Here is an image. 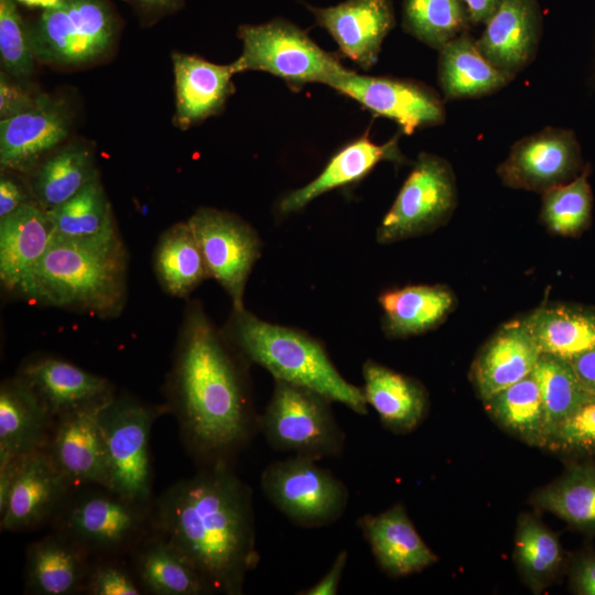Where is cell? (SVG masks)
Returning a JSON list of instances; mask_svg holds the SVG:
<instances>
[{"instance_id": "1", "label": "cell", "mask_w": 595, "mask_h": 595, "mask_svg": "<svg viewBox=\"0 0 595 595\" xmlns=\"http://www.w3.org/2000/svg\"><path fill=\"white\" fill-rule=\"evenodd\" d=\"M249 361L198 302L188 304L167 379V410L199 467L234 465L259 432Z\"/></svg>"}, {"instance_id": "2", "label": "cell", "mask_w": 595, "mask_h": 595, "mask_svg": "<svg viewBox=\"0 0 595 595\" xmlns=\"http://www.w3.org/2000/svg\"><path fill=\"white\" fill-rule=\"evenodd\" d=\"M151 531L198 571L210 594L240 595L260 560L251 488L234 465L199 467L152 504Z\"/></svg>"}, {"instance_id": "3", "label": "cell", "mask_w": 595, "mask_h": 595, "mask_svg": "<svg viewBox=\"0 0 595 595\" xmlns=\"http://www.w3.org/2000/svg\"><path fill=\"white\" fill-rule=\"evenodd\" d=\"M127 266L121 238L99 242L53 237L15 291L33 303L118 315L126 301Z\"/></svg>"}, {"instance_id": "4", "label": "cell", "mask_w": 595, "mask_h": 595, "mask_svg": "<svg viewBox=\"0 0 595 595\" xmlns=\"http://www.w3.org/2000/svg\"><path fill=\"white\" fill-rule=\"evenodd\" d=\"M221 329L250 365L273 379L312 389L359 415L368 413L363 389L340 375L324 344L309 333L267 322L245 307L232 309Z\"/></svg>"}, {"instance_id": "5", "label": "cell", "mask_w": 595, "mask_h": 595, "mask_svg": "<svg viewBox=\"0 0 595 595\" xmlns=\"http://www.w3.org/2000/svg\"><path fill=\"white\" fill-rule=\"evenodd\" d=\"M152 504L98 485L74 486L52 518L62 532L94 559L131 554L152 529Z\"/></svg>"}, {"instance_id": "6", "label": "cell", "mask_w": 595, "mask_h": 595, "mask_svg": "<svg viewBox=\"0 0 595 595\" xmlns=\"http://www.w3.org/2000/svg\"><path fill=\"white\" fill-rule=\"evenodd\" d=\"M332 400L312 389L274 379L271 398L259 419V432L280 452L315 461L338 457L346 436Z\"/></svg>"}, {"instance_id": "7", "label": "cell", "mask_w": 595, "mask_h": 595, "mask_svg": "<svg viewBox=\"0 0 595 595\" xmlns=\"http://www.w3.org/2000/svg\"><path fill=\"white\" fill-rule=\"evenodd\" d=\"M238 36L242 53L232 63L237 74L266 72L299 90L311 83L331 86L347 69L338 56L324 51L305 31L283 19L241 25Z\"/></svg>"}, {"instance_id": "8", "label": "cell", "mask_w": 595, "mask_h": 595, "mask_svg": "<svg viewBox=\"0 0 595 595\" xmlns=\"http://www.w3.org/2000/svg\"><path fill=\"white\" fill-rule=\"evenodd\" d=\"M28 32L37 61L79 66L109 52L116 20L106 0H56L45 7Z\"/></svg>"}, {"instance_id": "9", "label": "cell", "mask_w": 595, "mask_h": 595, "mask_svg": "<svg viewBox=\"0 0 595 595\" xmlns=\"http://www.w3.org/2000/svg\"><path fill=\"white\" fill-rule=\"evenodd\" d=\"M166 405H148L130 397L112 396L99 414L110 472V489L139 502L151 504L153 469L150 434Z\"/></svg>"}, {"instance_id": "10", "label": "cell", "mask_w": 595, "mask_h": 595, "mask_svg": "<svg viewBox=\"0 0 595 595\" xmlns=\"http://www.w3.org/2000/svg\"><path fill=\"white\" fill-rule=\"evenodd\" d=\"M260 487L282 515L307 529L336 522L349 501L345 483L315 459L296 455L269 464L261 473Z\"/></svg>"}, {"instance_id": "11", "label": "cell", "mask_w": 595, "mask_h": 595, "mask_svg": "<svg viewBox=\"0 0 595 595\" xmlns=\"http://www.w3.org/2000/svg\"><path fill=\"white\" fill-rule=\"evenodd\" d=\"M457 205L456 178L445 159L422 152L376 231L388 245L430 234L445 225Z\"/></svg>"}, {"instance_id": "12", "label": "cell", "mask_w": 595, "mask_h": 595, "mask_svg": "<svg viewBox=\"0 0 595 595\" xmlns=\"http://www.w3.org/2000/svg\"><path fill=\"white\" fill-rule=\"evenodd\" d=\"M187 223L210 278L228 293L232 309H244L246 284L261 256L257 230L239 216L212 207L197 208Z\"/></svg>"}, {"instance_id": "13", "label": "cell", "mask_w": 595, "mask_h": 595, "mask_svg": "<svg viewBox=\"0 0 595 595\" xmlns=\"http://www.w3.org/2000/svg\"><path fill=\"white\" fill-rule=\"evenodd\" d=\"M329 87L375 115L393 120L405 134L445 121V108L440 95L413 79L360 75L346 69Z\"/></svg>"}, {"instance_id": "14", "label": "cell", "mask_w": 595, "mask_h": 595, "mask_svg": "<svg viewBox=\"0 0 595 595\" xmlns=\"http://www.w3.org/2000/svg\"><path fill=\"white\" fill-rule=\"evenodd\" d=\"M582 156L573 131L548 127L518 140L499 164L501 182L537 193L565 184L582 172Z\"/></svg>"}, {"instance_id": "15", "label": "cell", "mask_w": 595, "mask_h": 595, "mask_svg": "<svg viewBox=\"0 0 595 595\" xmlns=\"http://www.w3.org/2000/svg\"><path fill=\"white\" fill-rule=\"evenodd\" d=\"M111 397L65 412L54 420L44 450L73 486L98 485L110 488L99 414Z\"/></svg>"}, {"instance_id": "16", "label": "cell", "mask_w": 595, "mask_h": 595, "mask_svg": "<svg viewBox=\"0 0 595 595\" xmlns=\"http://www.w3.org/2000/svg\"><path fill=\"white\" fill-rule=\"evenodd\" d=\"M73 487L45 450L21 456L0 511L1 531H25L52 520Z\"/></svg>"}, {"instance_id": "17", "label": "cell", "mask_w": 595, "mask_h": 595, "mask_svg": "<svg viewBox=\"0 0 595 595\" xmlns=\"http://www.w3.org/2000/svg\"><path fill=\"white\" fill-rule=\"evenodd\" d=\"M71 117L65 104L37 94L34 104L0 121L2 171L26 173L69 134Z\"/></svg>"}, {"instance_id": "18", "label": "cell", "mask_w": 595, "mask_h": 595, "mask_svg": "<svg viewBox=\"0 0 595 595\" xmlns=\"http://www.w3.org/2000/svg\"><path fill=\"white\" fill-rule=\"evenodd\" d=\"M307 8L340 52L363 69L377 63L382 42L396 23L390 0H345L332 7Z\"/></svg>"}, {"instance_id": "19", "label": "cell", "mask_w": 595, "mask_h": 595, "mask_svg": "<svg viewBox=\"0 0 595 595\" xmlns=\"http://www.w3.org/2000/svg\"><path fill=\"white\" fill-rule=\"evenodd\" d=\"M541 30L538 0H501L476 44L494 66L513 78L534 58Z\"/></svg>"}, {"instance_id": "20", "label": "cell", "mask_w": 595, "mask_h": 595, "mask_svg": "<svg viewBox=\"0 0 595 595\" xmlns=\"http://www.w3.org/2000/svg\"><path fill=\"white\" fill-rule=\"evenodd\" d=\"M378 566L392 577L419 573L437 561L418 533L403 505L357 519Z\"/></svg>"}, {"instance_id": "21", "label": "cell", "mask_w": 595, "mask_h": 595, "mask_svg": "<svg viewBox=\"0 0 595 595\" xmlns=\"http://www.w3.org/2000/svg\"><path fill=\"white\" fill-rule=\"evenodd\" d=\"M541 351L521 318L500 326L478 351L470 379L485 401L534 369Z\"/></svg>"}, {"instance_id": "22", "label": "cell", "mask_w": 595, "mask_h": 595, "mask_svg": "<svg viewBox=\"0 0 595 595\" xmlns=\"http://www.w3.org/2000/svg\"><path fill=\"white\" fill-rule=\"evenodd\" d=\"M17 375L33 389L54 419L115 394L108 379L55 357L29 359Z\"/></svg>"}, {"instance_id": "23", "label": "cell", "mask_w": 595, "mask_h": 595, "mask_svg": "<svg viewBox=\"0 0 595 595\" xmlns=\"http://www.w3.org/2000/svg\"><path fill=\"white\" fill-rule=\"evenodd\" d=\"M398 141L397 134L386 143L378 144L372 142L366 132L345 144L314 180L286 193L278 203V212L282 215L299 212L318 196L363 180L382 161L398 164L405 162Z\"/></svg>"}, {"instance_id": "24", "label": "cell", "mask_w": 595, "mask_h": 595, "mask_svg": "<svg viewBox=\"0 0 595 595\" xmlns=\"http://www.w3.org/2000/svg\"><path fill=\"white\" fill-rule=\"evenodd\" d=\"M176 112L175 125L187 129L219 113L235 87L234 64L219 65L198 56L173 53Z\"/></svg>"}, {"instance_id": "25", "label": "cell", "mask_w": 595, "mask_h": 595, "mask_svg": "<svg viewBox=\"0 0 595 595\" xmlns=\"http://www.w3.org/2000/svg\"><path fill=\"white\" fill-rule=\"evenodd\" d=\"M93 561L79 543L55 531L28 547L25 588L35 595L83 593Z\"/></svg>"}, {"instance_id": "26", "label": "cell", "mask_w": 595, "mask_h": 595, "mask_svg": "<svg viewBox=\"0 0 595 595\" xmlns=\"http://www.w3.org/2000/svg\"><path fill=\"white\" fill-rule=\"evenodd\" d=\"M54 418L18 375L0 387V462L44 450Z\"/></svg>"}, {"instance_id": "27", "label": "cell", "mask_w": 595, "mask_h": 595, "mask_svg": "<svg viewBox=\"0 0 595 595\" xmlns=\"http://www.w3.org/2000/svg\"><path fill=\"white\" fill-rule=\"evenodd\" d=\"M363 377L365 399L386 429L405 434L422 423L429 409V396L421 382L372 359L364 363Z\"/></svg>"}, {"instance_id": "28", "label": "cell", "mask_w": 595, "mask_h": 595, "mask_svg": "<svg viewBox=\"0 0 595 595\" xmlns=\"http://www.w3.org/2000/svg\"><path fill=\"white\" fill-rule=\"evenodd\" d=\"M54 237L47 213L35 201L0 219V279L15 291L47 251Z\"/></svg>"}, {"instance_id": "29", "label": "cell", "mask_w": 595, "mask_h": 595, "mask_svg": "<svg viewBox=\"0 0 595 595\" xmlns=\"http://www.w3.org/2000/svg\"><path fill=\"white\" fill-rule=\"evenodd\" d=\"M381 327L387 337L407 338L441 325L456 306L453 291L442 284H411L378 296Z\"/></svg>"}, {"instance_id": "30", "label": "cell", "mask_w": 595, "mask_h": 595, "mask_svg": "<svg viewBox=\"0 0 595 595\" xmlns=\"http://www.w3.org/2000/svg\"><path fill=\"white\" fill-rule=\"evenodd\" d=\"M132 572L143 593L203 595L210 591L191 562L152 531L130 554Z\"/></svg>"}, {"instance_id": "31", "label": "cell", "mask_w": 595, "mask_h": 595, "mask_svg": "<svg viewBox=\"0 0 595 595\" xmlns=\"http://www.w3.org/2000/svg\"><path fill=\"white\" fill-rule=\"evenodd\" d=\"M439 51V83L445 99L490 95L512 79L480 53L476 40L468 32L456 36Z\"/></svg>"}, {"instance_id": "32", "label": "cell", "mask_w": 595, "mask_h": 595, "mask_svg": "<svg viewBox=\"0 0 595 595\" xmlns=\"http://www.w3.org/2000/svg\"><path fill=\"white\" fill-rule=\"evenodd\" d=\"M541 354L566 361L595 347V311L567 304L537 307L521 318Z\"/></svg>"}, {"instance_id": "33", "label": "cell", "mask_w": 595, "mask_h": 595, "mask_svg": "<svg viewBox=\"0 0 595 595\" xmlns=\"http://www.w3.org/2000/svg\"><path fill=\"white\" fill-rule=\"evenodd\" d=\"M97 177L93 149L84 143H71L53 151L36 165L30 192L43 209L50 210Z\"/></svg>"}, {"instance_id": "34", "label": "cell", "mask_w": 595, "mask_h": 595, "mask_svg": "<svg viewBox=\"0 0 595 595\" xmlns=\"http://www.w3.org/2000/svg\"><path fill=\"white\" fill-rule=\"evenodd\" d=\"M46 213L55 238L99 242L120 239L110 203L99 177Z\"/></svg>"}, {"instance_id": "35", "label": "cell", "mask_w": 595, "mask_h": 595, "mask_svg": "<svg viewBox=\"0 0 595 595\" xmlns=\"http://www.w3.org/2000/svg\"><path fill=\"white\" fill-rule=\"evenodd\" d=\"M156 278L165 292L190 295L210 278L199 245L188 223H177L160 237L153 256Z\"/></svg>"}, {"instance_id": "36", "label": "cell", "mask_w": 595, "mask_h": 595, "mask_svg": "<svg viewBox=\"0 0 595 595\" xmlns=\"http://www.w3.org/2000/svg\"><path fill=\"white\" fill-rule=\"evenodd\" d=\"M531 501L570 526L595 534V464H571L558 479L538 489Z\"/></svg>"}, {"instance_id": "37", "label": "cell", "mask_w": 595, "mask_h": 595, "mask_svg": "<svg viewBox=\"0 0 595 595\" xmlns=\"http://www.w3.org/2000/svg\"><path fill=\"white\" fill-rule=\"evenodd\" d=\"M483 402L486 412L501 429L528 445L545 448L544 409L532 372Z\"/></svg>"}, {"instance_id": "38", "label": "cell", "mask_w": 595, "mask_h": 595, "mask_svg": "<svg viewBox=\"0 0 595 595\" xmlns=\"http://www.w3.org/2000/svg\"><path fill=\"white\" fill-rule=\"evenodd\" d=\"M513 560L527 586L539 594L560 572L563 551L558 536L539 518L522 513L517 521Z\"/></svg>"}, {"instance_id": "39", "label": "cell", "mask_w": 595, "mask_h": 595, "mask_svg": "<svg viewBox=\"0 0 595 595\" xmlns=\"http://www.w3.org/2000/svg\"><path fill=\"white\" fill-rule=\"evenodd\" d=\"M532 375L542 398L549 442L558 426L593 396L585 391L572 366L564 359L541 354Z\"/></svg>"}, {"instance_id": "40", "label": "cell", "mask_w": 595, "mask_h": 595, "mask_svg": "<svg viewBox=\"0 0 595 595\" xmlns=\"http://www.w3.org/2000/svg\"><path fill=\"white\" fill-rule=\"evenodd\" d=\"M469 15L464 0H404L403 29L424 44L441 50L467 32Z\"/></svg>"}, {"instance_id": "41", "label": "cell", "mask_w": 595, "mask_h": 595, "mask_svg": "<svg viewBox=\"0 0 595 595\" xmlns=\"http://www.w3.org/2000/svg\"><path fill=\"white\" fill-rule=\"evenodd\" d=\"M593 195L588 182V169L574 180L542 194L540 218L553 234L575 236L589 224Z\"/></svg>"}, {"instance_id": "42", "label": "cell", "mask_w": 595, "mask_h": 595, "mask_svg": "<svg viewBox=\"0 0 595 595\" xmlns=\"http://www.w3.org/2000/svg\"><path fill=\"white\" fill-rule=\"evenodd\" d=\"M0 57L11 77L21 80L32 75L35 57L14 0H0Z\"/></svg>"}, {"instance_id": "43", "label": "cell", "mask_w": 595, "mask_h": 595, "mask_svg": "<svg viewBox=\"0 0 595 595\" xmlns=\"http://www.w3.org/2000/svg\"><path fill=\"white\" fill-rule=\"evenodd\" d=\"M574 455H595V397L570 414L550 437L547 447Z\"/></svg>"}, {"instance_id": "44", "label": "cell", "mask_w": 595, "mask_h": 595, "mask_svg": "<svg viewBox=\"0 0 595 595\" xmlns=\"http://www.w3.org/2000/svg\"><path fill=\"white\" fill-rule=\"evenodd\" d=\"M83 593L89 595H140L139 586L132 571L118 559H94L88 572Z\"/></svg>"}, {"instance_id": "45", "label": "cell", "mask_w": 595, "mask_h": 595, "mask_svg": "<svg viewBox=\"0 0 595 595\" xmlns=\"http://www.w3.org/2000/svg\"><path fill=\"white\" fill-rule=\"evenodd\" d=\"M37 95L14 83L7 73L0 76V118L7 119L31 107Z\"/></svg>"}, {"instance_id": "46", "label": "cell", "mask_w": 595, "mask_h": 595, "mask_svg": "<svg viewBox=\"0 0 595 595\" xmlns=\"http://www.w3.org/2000/svg\"><path fill=\"white\" fill-rule=\"evenodd\" d=\"M570 586L575 594L595 595V553L588 551L574 560L570 572Z\"/></svg>"}, {"instance_id": "47", "label": "cell", "mask_w": 595, "mask_h": 595, "mask_svg": "<svg viewBox=\"0 0 595 595\" xmlns=\"http://www.w3.org/2000/svg\"><path fill=\"white\" fill-rule=\"evenodd\" d=\"M31 201H34L31 192H28L17 178L2 172L0 177V219Z\"/></svg>"}, {"instance_id": "48", "label": "cell", "mask_w": 595, "mask_h": 595, "mask_svg": "<svg viewBox=\"0 0 595 595\" xmlns=\"http://www.w3.org/2000/svg\"><path fill=\"white\" fill-rule=\"evenodd\" d=\"M348 559V552L342 550L333 561V564L315 584L298 592V595H335L343 576Z\"/></svg>"}, {"instance_id": "49", "label": "cell", "mask_w": 595, "mask_h": 595, "mask_svg": "<svg viewBox=\"0 0 595 595\" xmlns=\"http://www.w3.org/2000/svg\"><path fill=\"white\" fill-rule=\"evenodd\" d=\"M569 363L585 391L595 397V347Z\"/></svg>"}, {"instance_id": "50", "label": "cell", "mask_w": 595, "mask_h": 595, "mask_svg": "<svg viewBox=\"0 0 595 595\" xmlns=\"http://www.w3.org/2000/svg\"><path fill=\"white\" fill-rule=\"evenodd\" d=\"M472 24H485L501 0H464Z\"/></svg>"}, {"instance_id": "51", "label": "cell", "mask_w": 595, "mask_h": 595, "mask_svg": "<svg viewBox=\"0 0 595 595\" xmlns=\"http://www.w3.org/2000/svg\"><path fill=\"white\" fill-rule=\"evenodd\" d=\"M136 1L148 8H165V7H171L177 0H136Z\"/></svg>"}]
</instances>
